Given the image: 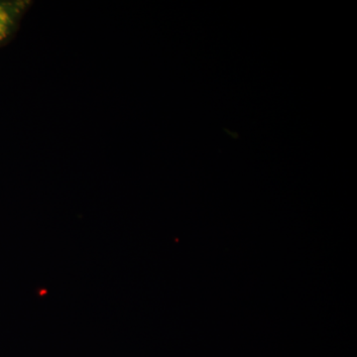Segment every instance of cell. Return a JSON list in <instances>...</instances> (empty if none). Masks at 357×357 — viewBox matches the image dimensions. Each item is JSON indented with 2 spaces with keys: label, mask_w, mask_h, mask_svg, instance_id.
I'll list each match as a JSON object with an SVG mask.
<instances>
[{
  "label": "cell",
  "mask_w": 357,
  "mask_h": 357,
  "mask_svg": "<svg viewBox=\"0 0 357 357\" xmlns=\"http://www.w3.org/2000/svg\"><path fill=\"white\" fill-rule=\"evenodd\" d=\"M26 2H0V43L10 35Z\"/></svg>",
  "instance_id": "6da1fadb"
}]
</instances>
